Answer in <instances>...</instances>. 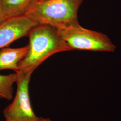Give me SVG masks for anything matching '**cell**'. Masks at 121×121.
I'll return each mask as SVG.
<instances>
[{"instance_id": "6da1fadb", "label": "cell", "mask_w": 121, "mask_h": 121, "mask_svg": "<svg viewBox=\"0 0 121 121\" xmlns=\"http://www.w3.org/2000/svg\"><path fill=\"white\" fill-rule=\"evenodd\" d=\"M27 36L29 40L28 51L19 63L17 71L34 72L52 55L72 50L61 39L56 29L51 26L38 25L30 31Z\"/></svg>"}, {"instance_id": "7a4b0ae2", "label": "cell", "mask_w": 121, "mask_h": 121, "mask_svg": "<svg viewBox=\"0 0 121 121\" xmlns=\"http://www.w3.org/2000/svg\"><path fill=\"white\" fill-rule=\"evenodd\" d=\"M83 0H45L38 2L26 14L39 25L56 29L77 25L78 10Z\"/></svg>"}, {"instance_id": "3957f363", "label": "cell", "mask_w": 121, "mask_h": 121, "mask_svg": "<svg viewBox=\"0 0 121 121\" xmlns=\"http://www.w3.org/2000/svg\"><path fill=\"white\" fill-rule=\"evenodd\" d=\"M56 30L61 39L72 50L112 52L116 49L106 35L83 28L79 24Z\"/></svg>"}, {"instance_id": "277c9868", "label": "cell", "mask_w": 121, "mask_h": 121, "mask_svg": "<svg viewBox=\"0 0 121 121\" xmlns=\"http://www.w3.org/2000/svg\"><path fill=\"white\" fill-rule=\"evenodd\" d=\"M33 71H17V91L12 102L4 108L3 113L5 121H36L39 118L32 107L29 95V83Z\"/></svg>"}, {"instance_id": "5b68a950", "label": "cell", "mask_w": 121, "mask_h": 121, "mask_svg": "<svg viewBox=\"0 0 121 121\" xmlns=\"http://www.w3.org/2000/svg\"><path fill=\"white\" fill-rule=\"evenodd\" d=\"M38 25L26 14L6 18L0 25V49L27 36L30 31Z\"/></svg>"}, {"instance_id": "8992f818", "label": "cell", "mask_w": 121, "mask_h": 121, "mask_svg": "<svg viewBox=\"0 0 121 121\" xmlns=\"http://www.w3.org/2000/svg\"><path fill=\"white\" fill-rule=\"evenodd\" d=\"M29 46L18 48H5L0 49V71L11 69L17 72L20 61L25 56Z\"/></svg>"}, {"instance_id": "52a82bcc", "label": "cell", "mask_w": 121, "mask_h": 121, "mask_svg": "<svg viewBox=\"0 0 121 121\" xmlns=\"http://www.w3.org/2000/svg\"><path fill=\"white\" fill-rule=\"evenodd\" d=\"M40 0H1L6 18L25 15Z\"/></svg>"}, {"instance_id": "ba28073f", "label": "cell", "mask_w": 121, "mask_h": 121, "mask_svg": "<svg viewBox=\"0 0 121 121\" xmlns=\"http://www.w3.org/2000/svg\"><path fill=\"white\" fill-rule=\"evenodd\" d=\"M17 74L15 73L7 75L0 74V98L10 100L13 94V84L16 83Z\"/></svg>"}, {"instance_id": "9c48e42d", "label": "cell", "mask_w": 121, "mask_h": 121, "mask_svg": "<svg viewBox=\"0 0 121 121\" xmlns=\"http://www.w3.org/2000/svg\"><path fill=\"white\" fill-rule=\"evenodd\" d=\"M6 17L5 16L3 8L2 7L1 0H0V25L6 20Z\"/></svg>"}, {"instance_id": "30bf717a", "label": "cell", "mask_w": 121, "mask_h": 121, "mask_svg": "<svg viewBox=\"0 0 121 121\" xmlns=\"http://www.w3.org/2000/svg\"><path fill=\"white\" fill-rule=\"evenodd\" d=\"M36 121H52L49 118H43L41 117H39V119Z\"/></svg>"}, {"instance_id": "8fae6325", "label": "cell", "mask_w": 121, "mask_h": 121, "mask_svg": "<svg viewBox=\"0 0 121 121\" xmlns=\"http://www.w3.org/2000/svg\"><path fill=\"white\" fill-rule=\"evenodd\" d=\"M43 0H40V1H43Z\"/></svg>"}]
</instances>
